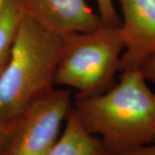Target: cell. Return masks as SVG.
Wrapping results in <instances>:
<instances>
[{"label":"cell","mask_w":155,"mask_h":155,"mask_svg":"<svg viewBox=\"0 0 155 155\" xmlns=\"http://www.w3.org/2000/svg\"><path fill=\"white\" fill-rule=\"evenodd\" d=\"M122 51L119 26L103 22L93 30L64 36L54 84L75 89V97L102 93L119 71Z\"/></svg>","instance_id":"3"},{"label":"cell","mask_w":155,"mask_h":155,"mask_svg":"<svg viewBox=\"0 0 155 155\" xmlns=\"http://www.w3.org/2000/svg\"><path fill=\"white\" fill-rule=\"evenodd\" d=\"M47 155H104V152L99 139L84 129L71 109L63 133Z\"/></svg>","instance_id":"7"},{"label":"cell","mask_w":155,"mask_h":155,"mask_svg":"<svg viewBox=\"0 0 155 155\" xmlns=\"http://www.w3.org/2000/svg\"><path fill=\"white\" fill-rule=\"evenodd\" d=\"M64 36L51 33L24 12L0 73V124L17 122L28 105L54 88Z\"/></svg>","instance_id":"2"},{"label":"cell","mask_w":155,"mask_h":155,"mask_svg":"<svg viewBox=\"0 0 155 155\" xmlns=\"http://www.w3.org/2000/svg\"><path fill=\"white\" fill-rule=\"evenodd\" d=\"M72 106V93L51 89L32 102L17 120L5 155H47L61 136Z\"/></svg>","instance_id":"4"},{"label":"cell","mask_w":155,"mask_h":155,"mask_svg":"<svg viewBox=\"0 0 155 155\" xmlns=\"http://www.w3.org/2000/svg\"><path fill=\"white\" fill-rule=\"evenodd\" d=\"M146 80L155 84V54L147 57L139 67Z\"/></svg>","instance_id":"11"},{"label":"cell","mask_w":155,"mask_h":155,"mask_svg":"<svg viewBox=\"0 0 155 155\" xmlns=\"http://www.w3.org/2000/svg\"><path fill=\"white\" fill-rule=\"evenodd\" d=\"M24 12L51 33L67 36L93 30L102 23L87 0H19Z\"/></svg>","instance_id":"6"},{"label":"cell","mask_w":155,"mask_h":155,"mask_svg":"<svg viewBox=\"0 0 155 155\" xmlns=\"http://www.w3.org/2000/svg\"><path fill=\"white\" fill-rule=\"evenodd\" d=\"M6 1H7V0H0V11H1L2 7L4 6V5L5 4Z\"/></svg>","instance_id":"13"},{"label":"cell","mask_w":155,"mask_h":155,"mask_svg":"<svg viewBox=\"0 0 155 155\" xmlns=\"http://www.w3.org/2000/svg\"><path fill=\"white\" fill-rule=\"evenodd\" d=\"M24 11L19 0H7L0 11V64L5 65L17 38Z\"/></svg>","instance_id":"8"},{"label":"cell","mask_w":155,"mask_h":155,"mask_svg":"<svg viewBox=\"0 0 155 155\" xmlns=\"http://www.w3.org/2000/svg\"><path fill=\"white\" fill-rule=\"evenodd\" d=\"M95 1L97 5V10H98L97 13L102 22L113 26H120L121 18L118 16L113 0H95Z\"/></svg>","instance_id":"9"},{"label":"cell","mask_w":155,"mask_h":155,"mask_svg":"<svg viewBox=\"0 0 155 155\" xmlns=\"http://www.w3.org/2000/svg\"><path fill=\"white\" fill-rule=\"evenodd\" d=\"M5 67V65H2V64H0V73H1V71H2V69H3V67Z\"/></svg>","instance_id":"14"},{"label":"cell","mask_w":155,"mask_h":155,"mask_svg":"<svg viewBox=\"0 0 155 155\" xmlns=\"http://www.w3.org/2000/svg\"><path fill=\"white\" fill-rule=\"evenodd\" d=\"M72 111L100 140L104 155L155 143V93L139 68L121 72L119 82L91 97H75Z\"/></svg>","instance_id":"1"},{"label":"cell","mask_w":155,"mask_h":155,"mask_svg":"<svg viewBox=\"0 0 155 155\" xmlns=\"http://www.w3.org/2000/svg\"><path fill=\"white\" fill-rule=\"evenodd\" d=\"M17 121L7 124H0V155H5L6 150L15 132Z\"/></svg>","instance_id":"10"},{"label":"cell","mask_w":155,"mask_h":155,"mask_svg":"<svg viewBox=\"0 0 155 155\" xmlns=\"http://www.w3.org/2000/svg\"><path fill=\"white\" fill-rule=\"evenodd\" d=\"M119 32L123 43L119 72L139 68L155 54V0H118Z\"/></svg>","instance_id":"5"},{"label":"cell","mask_w":155,"mask_h":155,"mask_svg":"<svg viewBox=\"0 0 155 155\" xmlns=\"http://www.w3.org/2000/svg\"><path fill=\"white\" fill-rule=\"evenodd\" d=\"M117 155H155V143L142 146Z\"/></svg>","instance_id":"12"}]
</instances>
